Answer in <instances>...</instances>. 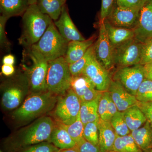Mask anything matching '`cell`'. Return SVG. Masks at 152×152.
Here are the masks:
<instances>
[{"label": "cell", "mask_w": 152, "mask_h": 152, "mask_svg": "<svg viewBox=\"0 0 152 152\" xmlns=\"http://www.w3.org/2000/svg\"><path fill=\"white\" fill-rule=\"evenodd\" d=\"M52 22L48 15L41 12L37 4L30 5L22 16L20 45L24 48H31L39 40Z\"/></svg>", "instance_id": "cell-1"}, {"label": "cell", "mask_w": 152, "mask_h": 152, "mask_svg": "<svg viewBox=\"0 0 152 152\" xmlns=\"http://www.w3.org/2000/svg\"><path fill=\"white\" fill-rule=\"evenodd\" d=\"M55 126L50 117H42L14 136L10 142V148L20 151L33 145L50 142Z\"/></svg>", "instance_id": "cell-2"}, {"label": "cell", "mask_w": 152, "mask_h": 152, "mask_svg": "<svg viewBox=\"0 0 152 152\" xmlns=\"http://www.w3.org/2000/svg\"><path fill=\"white\" fill-rule=\"evenodd\" d=\"M58 97L48 91L32 93L13 112V118L19 121L24 122L39 116L55 107Z\"/></svg>", "instance_id": "cell-3"}, {"label": "cell", "mask_w": 152, "mask_h": 152, "mask_svg": "<svg viewBox=\"0 0 152 152\" xmlns=\"http://www.w3.org/2000/svg\"><path fill=\"white\" fill-rule=\"evenodd\" d=\"M23 58L30 63L29 65L23 63L24 73L27 77L30 89L32 93L42 92L48 91L47 77L48 62L38 52L31 48H24Z\"/></svg>", "instance_id": "cell-4"}, {"label": "cell", "mask_w": 152, "mask_h": 152, "mask_svg": "<svg viewBox=\"0 0 152 152\" xmlns=\"http://www.w3.org/2000/svg\"><path fill=\"white\" fill-rule=\"evenodd\" d=\"M69 42L61 35L52 22L39 40L31 48L49 62L64 57Z\"/></svg>", "instance_id": "cell-5"}, {"label": "cell", "mask_w": 152, "mask_h": 152, "mask_svg": "<svg viewBox=\"0 0 152 152\" xmlns=\"http://www.w3.org/2000/svg\"><path fill=\"white\" fill-rule=\"evenodd\" d=\"M1 104L6 110L17 109L21 104L30 89L29 84L26 74L18 73L3 82Z\"/></svg>", "instance_id": "cell-6"}, {"label": "cell", "mask_w": 152, "mask_h": 152, "mask_svg": "<svg viewBox=\"0 0 152 152\" xmlns=\"http://www.w3.org/2000/svg\"><path fill=\"white\" fill-rule=\"evenodd\" d=\"M72 76L64 57L48 62L47 90L57 96L65 94L71 88Z\"/></svg>", "instance_id": "cell-7"}, {"label": "cell", "mask_w": 152, "mask_h": 152, "mask_svg": "<svg viewBox=\"0 0 152 152\" xmlns=\"http://www.w3.org/2000/svg\"><path fill=\"white\" fill-rule=\"evenodd\" d=\"M81 102L72 88L62 95L58 96L54 115L58 122L70 125L80 115Z\"/></svg>", "instance_id": "cell-8"}, {"label": "cell", "mask_w": 152, "mask_h": 152, "mask_svg": "<svg viewBox=\"0 0 152 152\" xmlns=\"http://www.w3.org/2000/svg\"><path fill=\"white\" fill-rule=\"evenodd\" d=\"M112 79L121 84L130 94L136 96L139 87L145 79L143 66L139 64L119 67Z\"/></svg>", "instance_id": "cell-9"}, {"label": "cell", "mask_w": 152, "mask_h": 152, "mask_svg": "<svg viewBox=\"0 0 152 152\" xmlns=\"http://www.w3.org/2000/svg\"><path fill=\"white\" fill-rule=\"evenodd\" d=\"M142 45L134 37L114 49L115 65L123 67L140 64Z\"/></svg>", "instance_id": "cell-10"}, {"label": "cell", "mask_w": 152, "mask_h": 152, "mask_svg": "<svg viewBox=\"0 0 152 152\" xmlns=\"http://www.w3.org/2000/svg\"><path fill=\"white\" fill-rule=\"evenodd\" d=\"M97 40L94 44L95 58L104 69L110 72L115 65L114 49L109 39L104 23L100 22Z\"/></svg>", "instance_id": "cell-11"}, {"label": "cell", "mask_w": 152, "mask_h": 152, "mask_svg": "<svg viewBox=\"0 0 152 152\" xmlns=\"http://www.w3.org/2000/svg\"><path fill=\"white\" fill-rule=\"evenodd\" d=\"M141 8L123 7L116 5L106 20L115 26L133 30L137 23Z\"/></svg>", "instance_id": "cell-12"}, {"label": "cell", "mask_w": 152, "mask_h": 152, "mask_svg": "<svg viewBox=\"0 0 152 152\" xmlns=\"http://www.w3.org/2000/svg\"><path fill=\"white\" fill-rule=\"evenodd\" d=\"M83 75L89 79L98 91H108L112 78L109 71L96 61L94 55L87 65Z\"/></svg>", "instance_id": "cell-13"}, {"label": "cell", "mask_w": 152, "mask_h": 152, "mask_svg": "<svg viewBox=\"0 0 152 152\" xmlns=\"http://www.w3.org/2000/svg\"><path fill=\"white\" fill-rule=\"evenodd\" d=\"M133 30L134 37L142 43L152 38V0H146L142 7Z\"/></svg>", "instance_id": "cell-14"}, {"label": "cell", "mask_w": 152, "mask_h": 152, "mask_svg": "<svg viewBox=\"0 0 152 152\" xmlns=\"http://www.w3.org/2000/svg\"><path fill=\"white\" fill-rule=\"evenodd\" d=\"M71 88L81 103L94 100L100 97L103 92L96 90L93 83L84 75L72 77Z\"/></svg>", "instance_id": "cell-15"}, {"label": "cell", "mask_w": 152, "mask_h": 152, "mask_svg": "<svg viewBox=\"0 0 152 152\" xmlns=\"http://www.w3.org/2000/svg\"><path fill=\"white\" fill-rule=\"evenodd\" d=\"M54 23L61 35L68 42L86 40L72 21L65 4L63 6L59 18Z\"/></svg>", "instance_id": "cell-16"}, {"label": "cell", "mask_w": 152, "mask_h": 152, "mask_svg": "<svg viewBox=\"0 0 152 152\" xmlns=\"http://www.w3.org/2000/svg\"><path fill=\"white\" fill-rule=\"evenodd\" d=\"M108 91L119 112L125 111L138 102L135 96L130 94L121 84L112 79Z\"/></svg>", "instance_id": "cell-17"}, {"label": "cell", "mask_w": 152, "mask_h": 152, "mask_svg": "<svg viewBox=\"0 0 152 152\" xmlns=\"http://www.w3.org/2000/svg\"><path fill=\"white\" fill-rule=\"evenodd\" d=\"M99 146L101 152L113 151L114 143L117 135L110 122L100 118L98 122Z\"/></svg>", "instance_id": "cell-18"}, {"label": "cell", "mask_w": 152, "mask_h": 152, "mask_svg": "<svg viewBox=\"0 0 152 152\" xmlns=\"http://www.w3.org/2000/svg\"><path fill=\"white\" fill-rule=\"evenodd\" d=\"M104 23L109 39L114 49L134 37L133 29L115 26L107 20Z\"/></svg>", "instance_id": "cell-19"}, {"label": "cell", "mask_w": 152, "mask_h": 152, "mask_svg": "<svg viewBox=\"0 0 152 152\" xmlns=\"http://www.w3.org/2000/svg\"><path fill=\"white\" fill-rule=\"evenodd\" d=\"M94 37L82 41H71L68 43L64 58L69 64H73L84 56L88 49L94 45Z\"/></svg>", "instance_id": "cell-20"}, {"label": "cell", "mask_w": 152, "mask_h": 152, "mask_svg": "<svg viewBox=\"0 0 152 152\" xmlns=\"http://www.w3.org/2000/svg\"><path fill=\"white\" fill-rule=\"evenodd\" d=\"M29 5L28 0H0V11L8 18L23 16Z\"/></svg>", "instance_id": "cell-21"}, {"label": "cell", "mask_w": 152, "mask_h": 152, "mask_svg": "<svg viewBox=\"0 0 152 152\" xmlns=\"http://www.w3.org/2000/svg\"><path fill=\"white\" fill-rule=\"evenodd\" d=\"M49 142L60 150L72 148L77 145L76 142L59 123L55 126Z\"/></svg>", "instance_id": "cell-22"}, {"label": "cell", "mask_w": 152, "mask_h": 152, "mask_svg": "<svg viewBox=\"0 0 152 152\" xmlns=\"http://www.w3.org/2000/svg\"><path fill=\"white\" fill-rule=\"evenodd\" d=\"M131 134L143 151L152 150V127L148 121L141 127L132 131Z\"/></svg>", "instance_id": "cell-23"}, {"label": "cell", "mask_w": 152, "mask_h": 152, "mask_svg": "<svg viewBox=\"0 0 152 152\" xmlns=\"http://www.w3.org/2000/svg\"><path fill=\"white\" fill-rule=\"evenodd\" d=\"M118 111L110 93L108 91L103 92L100 99L98 106L100 118L106 121L110 122L112 118Z\"/></svg>", "instance_id": "cell-24"}, {"label": "cell", "mask_w": 152, "mask_h": 152, "mask_svg": "<svg viewBox=\"0 0 152 152\" xmlns=\"http://www.w3.org/2000/svg\"><path fill=\"white\" fill-rule=\"evenodd\" d=\"M37 4L42 13L56 21L61 15L65 4L63 0H37Z\"/></svg>", "instance_id": "cell-25"}, {"label": "cell", "mask_w": 152, "mask_h": 152, "mask_svg": "<svg viewBox=\"0 0 152 152\" xmlns=\"http://www.w3.org/2000/svg\"><path fill=\"white\" fill-rule=\"evenodd\" d=\"M125 121L130 130H135L142 126L147 121L143 113L137 105L124 112Z\"/></svg>", "instance_id": "cell-26"}, {"label": "cell", "mask_w": 152, "mask_h": 152, "mask_svg": "<svg viewBox=\"0 0 152 152\" xmlns=\"http://www.w3.org/2000/svg\"><path fill=\"white\" fill-rule=\"evenodd\" d=\"M101 97L91 102L81 103L80 116L84 126L88 123L99 121L98 106Z\"/></svg>", "instance_id": "cell-27"}, {"label": "cell", "mask_w": 152, "mask_h": 152, "mask_svg": "<svg viewBox=\"0 0 152 152\" xmlns=\"http://www.w3.org/2000/svg\"><path fill=\"white\" fill-rule=\"evenodd\" d=\"M113 151L117 152H144L139 147L130 134L117 136L114 143Z\"/></svg>", "instance_id": "cell-28"}, {"label": "cell", "mask_w": 152, "mask_h": 152, "mask_svg": "<svg viewBox=\"0 0 152 152\" xmlns=\"http://www.w3.org/2000/svg\"><path fill=\"white\" fill-rule=\"evenodd\" d=\"M94 56V45L88 49L84 56L75 62L69 64L72 77L83 75L87 65Z\"/></svg>", "instance_id": "cell-29"}, {"label": "cell", "mask_w": 152, "mask_h": 152, "mask_svg": "<svg viewBox=\"0 0 152 152\" xmlns=\"http://www.w3.org/2000/svg\"><path fill=\"white\" fill-rule=\"evenodd\" d=\"M110 122L117 136L122 137L131 134L125 121L124 112L118 111L112 118Z\"/></svg>", "instance_id": "cell-30"}, {"label": "cell", "mask_w": 152, "mask_h": 152, "mask_svg": "<svg viewBox=\"0 0 152 152\" xmlns=\"http://www.w3.org/2000/svg\"><path fill=\"white\" fill-rule=\"evenodd\" d=\"M61 124L77 144L85 139L84 137V126L81 120L80 115L75 121L71 124Z\"/></svg>", "instance_id": "cell-31"}, {"label": "cell", "mask_w": 152, "mask_h": 152, "mask_svg": "<svg viewBox=\"0 0 152 152\" xmlns=\"http://www.w3.org/2000/svg\"><path fill=\"white\" fill-rule=\"evenodd\" d=\"M136 98L140 102L152 101V81L145 78L139 87Z\"/></svg>", "instance_id": "cell-32"}, {"label": "cell", "mask_w": 152, "mask_h": 152, "mask_svg": "<svg viewBox=\"0 0 152 152\" xmlns=\"http://www.w3.org/2000/svg\"><path fill=\"white\" fill-rule=\"evenodd\" d=\"M98 122L88 123L84 126V137L87 141L96 145L99 146Z\"/></svg>", "instance_id": "cell-33"}, {"label": "cell", "mask_w": 152, "mask_h": 152, "mask_svg": "<svg viewBox=\"0 0 152 152\" xmlns=\"http://www.w3.org/2000/svg\"><path fill=\"white\" fill-rule=\"evenodd\" d=\"M58 148L49 142H44L25 148L20 152H58Z\"/></svg>", "instance_id": "cell-34"}, {"label": "cell", "mask_w": 152, "mask_h": 152, "mask_svg": "<svg viewBox=\"0 0 152 152\" xmlns=\"http://www.w3.org/2000/svg\"><path fill=\"white\" fill-rule=\"evenodd\" d=\"M152 62V38L143 43L140 64L144 65Z\"/></svg>", "instance_id": "cell-35"}, {"label": "cell", "mask_w": 152, "mask_h": 152, "mask_svg": "<svg viewBox=\"0 0 152 152\" xmlns=\"http://www.w3.org/2000/svg\"><path fill=\"white\" fill-rule=\"evenodd\" d=\"M115 0H102L100 22H104L108 18L115 8Z\"/></svg>", "instance_id": "cell-36"}, {"label": "cell", "mask_w": 152, "mask_h": 152, "mask_svg": "<svg viewBox=\"0 0 152 152\" xmlns=\"http://www.w3.org/2000/svg\"><path fill=\"white\" fill-rule=\"evenodd\" d=\"M9 18L1 15L0 17V45L3 49L9 50L10 43L6 36L5 31L6 24Z\"/></svg>", "instance_id": "cell-37"}, {"label": "cell", "mask_w": 152, "mask_h": 152, "mask_svg": "<svg viewBox=\"0 0 152 152\" xmlns=\"http://www.w3.org/2000/svg\"><path fill=\"white\" fill-rule=\"evenodd\" d=\"M76 148L79 152H101L99 146L94 145L85 139L77 144Z\"/></svg>", "instance_id": "cell-38"}, {"label": "cell", "mask_w": 152, "mask_h": 152, "mask_svg": "<svg viewBox=\"0 0 152 152\" xmlns=\"http://www.w3.org/2000/svg\"><path fill=\"white\" fill-rule=\"evenodd\" d=\"M137 106L140 109L146 118L147 121L152 127V101L148 102H138Z\"/></svg>", "instance_id": "cell-39"}, {"label": "cell", "mask_w": 152, "mask_h": 152, "mask_svg": "<svg viewBox=\"0 0 152 152\" xmlns=\"http://www.w3.org/2000/svg\"><path fill=\"white\" fill-rule=\"evenodd\" d=\"M146 0H115L116 5L123 7H142Z\"/></svg>", "instance_id": "cell-40"}, {"label": "cell", "mask_w": 152, "mask_h": 152, "mask_svg": "<svg viewBox=\"0 0 152 152\" xmlns=\"http://www.w3.org/2000/svg\"><path fill=\"white\" fill-rule=\"evenodd\" d=\"M1 72L7 77H10L15 74V69L13 65L3 64L1 67Z\"/></svg>", "instance_id": "cell-41"}, {"label": "cell", "mask_w": 152, "mask_h": 152, "mask_svg": "<svg viewBox=\"0 0 152 152\" xmlns=\"http://www.w3.org/2000/svg\"><path fill=\"white\" fill-rule=\"evenodd\" d=\"M145 78L152 81V62L143 65Z\"/></svg>", "instance_id": "cell-42"}, {"label": "cell", "mask_w": 152, "mask_h": 152, "mask_svg": "<svg viewBox=\"0 0 152 152\" xmlns=\"http://www.w3.org/2000/svg\"><path fill=\"white\" fill-rule=\"evenodd\" d=\"M15 62V57L12 55H6L3 58L2 63L3 64L11 65H13Z\"/></svg>", "instance_id": "cell-43"}, {"label": "cell", "mask_w": 152, "mask_h": 152, "mask_svg": "<svg viewBox=\"0 0 152 152\" xmlns=\"http://www.w3.org/2000/svg\"><path fill=\"white\" fill-rule=\"evenodd\" d=\"M58 152H79L76 148V147L68 149L59 150Z\"/></svg>", "instance_id": "cell-44"}, {"label": "cell", "mask_w": 152, "mask_h": 152, "mask_svg": "<svg viewBox=\"0 0 152 152\" xmlns=\"http://www.w3.org/2000/svg\"><path fill=\"white\" fill-rule=\"evenodd\" d=\"M29 3L30 5L37 4V0H28Z\"/></svg>", "instance_id": "cell-45"}, {"label": "cell", "mask_w": 152, "mask_h": 152, "mask_svg": "<svg viewBox=\"0 0 152 152\" xmlns=\"http://www.w3.org/2000/svg\"><path fill=\"white\" fill-rule=\"evenodd\" d=\"M63 2H64V4H65L66 1V0H63Z\"/></svg>", "instance_id": "cell-46"}, {"label": "cell", "mask_w": 152, "mask_h": 152, "mask_svg": "<svg viewBox=\"0 0 152 152\" xmlns=\"http://www.w3.org/2000/svg\"><path fill=\"white\" fill-rule=\"evenodd\" d=\"M110 152H117L116 151H110Z\"/></svg>", "instance_id": "cell-47"}, {"label": "cell", "mask_w": 152, "mask_h": 152, "mask_svg": "<svg viewBox=\"0 0 152 152\" xmlns=\"http://www.w3.org/2000/svg\"><path fill=\"white\" fill-rule=\"evenodd\" d=\"M149 152H152V150H151V151H150Z\"/></svg>", "instance_id": "cell-48"}, {"label": "cell", "mask_w": 152, "mask_h": 152, "mask_svg": "<svg viewBox=\"0 0 152 152\" xmlns=\"http://www.w3.org/2000/svg\"><path fill=\"white\" fill-rule=\"evenodd\" d=\"M2 152L1 151V152Z\"/></svg>", "instance_id": "cell-49"}]
</instances>
